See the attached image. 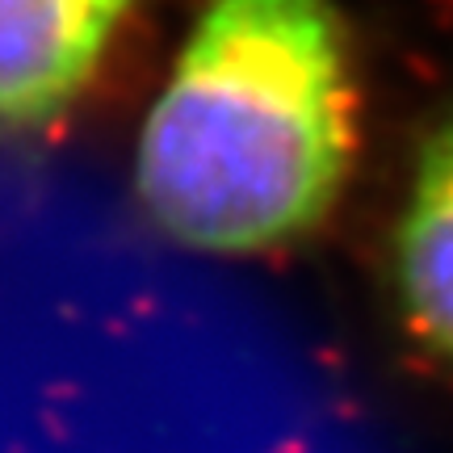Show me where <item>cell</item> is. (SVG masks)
Wrapping results in <instances>:
<instances>
[{"label":"cell","instance_id":"1","mask_svg":"<svg viewBox=\"0 0 453 453\" xmlns=\"http://www.w3.org/2000/svg\"><path fill=\"white\" fill-rule=\"evenodd\" d=\"M357 156L353 38L336 0H206L134 147V197L197 252L303 240Z\"/></svg>","mask_w":453,"mask_h":453},{"label":"cell","instance_id":"2","mask_svg":"<svg viewBox=\"0 0 453 453\" xmlns=\"http://www.w3.org/2000/svg\"><path fill=\"white\" fill-rule=\"evenodd\" d=\"M134 0H0V130H42L76 105Z\"/></svg>","mask_w":453,"mask_h":453},{"label":"cell","instance_id":"3","mask_svg":"<svg viewBox=\"0 0 453 453\" xmlns=\"http://www.w3.org/2000/svg\"><path fill=\"white\" fill-rule=\"evenodd\" d=\"M390 277L407 332L453 370V105L411 160L390 243Z\"/></svg>","mask_w":453,"mask_h":453}]
</instances>
